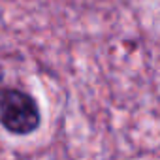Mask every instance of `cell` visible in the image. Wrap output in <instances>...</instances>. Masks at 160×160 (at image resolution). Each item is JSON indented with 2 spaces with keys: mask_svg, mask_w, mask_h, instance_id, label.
I'll use <instances>...</instances> for the list:
<instances>
[{
  "mask_svg": "<svg viewBox=\"0 0 160 160\" xmlns=\"http://www.w3.org/2000/svg\"><path fill=\"white\" fill-rule=\"evenodd\" d=\"M0 126L12 136H30L42 126L36 98L17 87L0 85Z\"/></svg>",
  "mask_w": 160,
  "mask_h": 160,
  "instance_id": "obj_1",
  "label": "cell"
}]
</instances>
